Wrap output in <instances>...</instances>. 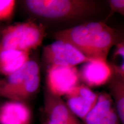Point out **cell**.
<instances>
[{"label":"cell","instance_id":"obj_2","mask_svg":"<svg viewBox=\"0 0 124 124\" xmlns=\"http://www.w3.org/2000/svg\"><path fill=\"white\" fill-rule=\"evenodd\" d=\"M24 4L35 16L56 21L86 17L98 9L97 3L89 0H27Z\"/></svg>","mask_w":124,"mask_h":124},{"label":"cell","instance_id":"obj_7","mask_svg":"<svg viewBox=\"0 0 124 124\" xmlns=\"http://www.w3.org/2000/svg\"><path fill=\"white\" fill-rule=\"evenodd\" d=\"M78 72L80 81L89 88L108 83L114 75L110 63L100 59H90L83 63Z\"/></svg>","mask_w":124,"mask_h":124},{"label":"cell","instance_id":"obj_1","mask_svg":"<svg viewBox=\"0 0 124 124\" xmlns=\"http://www.w3.org/2000/svg\"><path fill=\"white\" fill-rule=\"evenodd\" d=\"M56 40L70 43L90 59L107 60L110 50L120 42L115 29L105 22H90L56 32Z\"/></svg>","mask_w":124,"mask_h":124},{"label":"cell","instance_id":"obj_17","mask_svg":"<svg viewBox=\"0 0 124 124\" xmlns=\"http://www.w3.org/2000/svg\"><path fill=\"white\" fill-rule=\"evenodd\" d=\"M45 124H64V123H60V122H52V121H49V120H46Z\"/></svg>","mask_w":124,"mask_h":124},{"label":"cell","instance_id":"obj_4","mask_svg":"<svg viewBox=\"0 0 124 124\" xmlns=\"http://www.w3.org/2000/svg\"><path fill=\"white\" fill-rule=\"evenodd\" d=\"M46 36V28L42 24L32 21L20 23L2 31L0 49L29 52L41 46Z\"/></svg>","mask_w":124,"mask_h":124},{"label":"cell","instance_id":"obj_13","mask_svg":"<svg viewBox=\"0 0 124 124\" xmlns=\"http://www.w3.org/2000/svg\"><path fill=\"white\" fill-rule=\"evenodd\" d=\"M108 85L121 123L124 124V79L114 75Z\"/></svg>","mask_w":124,"mask_h":124},{"label":"cell","instance_id":"obj_6","mask_svg":"<svg viewBox=\"0 0 124 124\" xmlns=\"http://www.w3.org/2000/svg\"><path fill=\"white\" fill-rule=\"evenodd\" d=\"M43 56L44 62L49 66L58 65L76 67L90 60L70 43L59 40L45 46Z\"/></svg>","mask_w":124,"mask_h":124},{"label":"cell","instance_id":"obj_15","mask_svg":"<svg viewBox=\"0 0 124 124\" xmlns=\"http://www.w3.org/2000/svg\"><path fill=\"white\" fill-rule=\"evenodd\" d=\"M15 6L13 0L0 1V20H7L12 16Z\"/></svg>","mask_w":124,"mask_h":124},{"label":"cell","instance_id":"obj_14","mask_svg":"<svg viewBox=\"0 0 124 124\" xmlns=\"http://www.w3.org/2000/svg\"><path fill=\"white\" fill-rule=\"evenodd\" d=\"M113 55V63L110 64L114 75L124 79V43L121 41L116 44Z\"/></svg>","mask_w":124,"mask_h":124},{"label":"cell","instance_id":"obj_18","mask_svg":"<svg viewBox=\"0 0 124 124\" xmlns=\"http://www.w3.org/2000/svg\"><path fill=\"white\" fill-rule=\"evenodd\" d=\"M2 31H3V29H2V27H1V25H0V39H1V35H2Z\"/></svg>","mask_w":124,"mask_h":124},{"label":"cell","instance_id":"obj_10","mask_svg":"<svg viewBox=\"0 0 124 124\" xmlns=\"http://www.w3.org/2000/svg\"><path fill=\"white\" fill-rule=\"evenodd\" d=\"M44 111L47 120L67 124H80L61 97L46 91L44 95Z\"/></svg>","mask_w":124,"mask_h":124},{"label":"cell","instance_id":"obj_11","mask_svg":"<svg viewBox=\"0 0 124 124\" xmlns=\"http://www.w3.org/2000/svg\"><path fill=\"white\" fill-rule=\"evenodd\" d=\"M32 113L24 102L11 101L0 108V124H30Z\"/></svg>","mask_w":124,"mask_h":124},{"label":"cell","instance_id":"obj_9","mask_svg":"<svg viewBox=\"0 0 124 124\" xmlns=\"http://www.w3.org/2000/svg\"><path fill=\"white\" fill-rule=\"evenodd\" d=\"M85 124H120V120L110 95L99 93L95 106L83 120Z\"/></svg>","mask_w":124,"mask_h":124},{"label":"cell","instance_id":"obj_5","mask_svg":"<svg viewBox=\"0 0 124 124\" xmlns=\"http://www.w3.org/2000/svg\"><path fill=\"white\" fill-rule=\"evenodd\" d=\"M78 70L75 66H49L46 71V91L62 97L79 84Z\"/></svg>","mask_w":124,"mask_h":124},{"label":"cell","instance_id":"obj_3","mask_svg":"<svg viewBox=\"0 0 124 124\" xmlns=\"http://www.w3.org/2000/svg\"><path fill=\"white\" fill-rule=\"evenodd\" d=\"M40 85V67L29 60L18 70L0 80V97L24 102L35 95Z\"/></svg>","mask_w":124,"mask_h":124},{"label":"cell","instance_id":"obj_16","mask_svg":"<svg viewBox=\"0 0 124 124\" xmlns=\"http://www.w3.org/2000/svg\"><path fill=\"white\" fill-rule=\"evenodd\" d=\"M111 11L113 13H118L124 15V0H110L108 1Z\"/></svg>","mask_w":124,"mask_h":124},{"label":"cell","instance_id":"obj_8","mask_svg":"<svg viewBox=\"0 0 124 124\" xmlns=\"http://www.w3.org/2000/svg\"><path fill=\"white\" fill-rule=\"evenodd\" d=\"M64 97L66 104L72 113L83 121L95 105L99 94L94 92L86 85L79 83L70 90Z\"/></svg>","mask_w":124,"mask_h":124},{"label":"cell","instance_id":"obj_12","mask_svg":"<svg viewBox=\"0 0 124 124\" xmlns=\"http://www.w3.org/2000/svg\"><path fill=\"white\" fill-rule=\"evenodd\" d=\"M29 60V52L16 49H0V71L8 76L22 67Z\"/></svg>","mask_w":124,"mask_h":124}]
</instances>
